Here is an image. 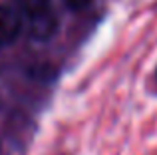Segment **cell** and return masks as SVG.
Instances as JSON below:
<instances>
[{"label": "cell", "mask_w": 157, "mask_h": 155, "mask_svg": "<svg viewBox=\"0 0 157 155\" xmlns=\"http://www.w3.org/2000/svg\"><path fill=\"white\" fill-rule=\"evenodd\" d=\"M24 22H26L28 36H30L32 40H38V42L50 40L58 30V16H56V12H54V8L42 12V14L24 18Z\"/></svg>", "instance_id": "6da1fadb"}, {"label": "cell", "mask_w": 157, "mask_h": 155, "mask_svg": "<svg viewBox=\"0 0 157 155\" xmlns=\"http://www.w3.org/2000/svg\"><path fill=\"white\" fill-rule=\"evenodd\" d=\"M24 20L20 12L12 6L0 4V46H8L20 36Z\"/></svg>", "instance_id": "7a4b0ae2"}, {"label": "cell", "mask_w": 157, "mask_h": 155, "mask_svg": "<svg viewBox=\"0 0 157 155\" xmlns=\"http://www.w3.org/2000/svg\"><path fill=\"white\" fill-rule=\"evenodd\" d=\"M16 2V10L20 12V16L24 18H30V16L42 14L46 10H52V0H14Z\"/></svg>", "instance_id": "3957f363"}, {"label": "cell", "mask_w": 157, "mask_h": 155, "mask_svg": "<svg viewBox=\"0 0 157 155\" xmlns=\"http://www.w3.org/2000/svg\"><path fill=\"white\" fill-rule=\"evenodd\" d=\"M64 4L70 8V10H82L90 4V0H64Z\"/></svg>", "instance_id": "277c9868"}, {"label": "cell", "mask_w": 157, "mask_h": 155, "mask_svg": "<svg viewBox=\"0 0 157 155\" xmlns=\"http://www.w3.org/2000/svg\"><path fill=\"white\" fill-rule=\"evenodd\" d=\"M155 84H157V70H155Z\"/></svg>", "instance_id": "5b68a950"}, {"label": "cell", "mask_w": 157, "mask_h": 155, "mask_svg": "<svg viewBox=\"0 0 157 155\" xmlns=\"http://www.w3.org/2000/svg\"><path fill=\"white\" fill-rule=\"evenodd\" d=\"M0 151H2V147H0Z\"/></svg>", "instance_id": "8992f818"}]
</instances>
